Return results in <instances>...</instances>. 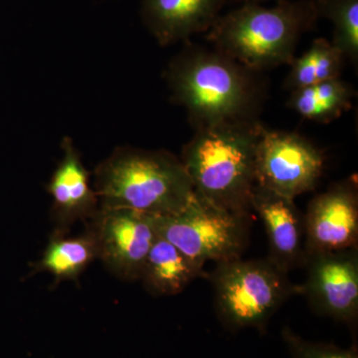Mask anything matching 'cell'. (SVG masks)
Wrapping results in <instances>:
<instances>
[{
    "mask_svg": "<svg viewBox=\"0 0 358 358\" xmlns=\"http://www.w3.org/2000/svg\"><path fill=\"white\" fill-rule=\"evenodd\" d=\"M254 73L216 49L189 44L169 64L166 80L199 129L256 121L262 90Z\"/></svg>",
    "mask_w": 358,
    "mask_h": 358,
    "instance_id": "cell-1",
    "label": "cell"
},
{
    "mask_svg": "<svg viewBox=\"0 0 358 358\" xmlns=\"http://www.w3.org/2000/svg\"><path fill=\"white\" fill-rule=\"evenodd\" d=\"M100 208L131 209L154 216L176 213L194 190L180 159L166 150L115 148L94 171Z\"/></svg>",
    "mask_w": 358,
    "mask_h": 358,
    "instance_id": "cell-2",
    "label": "cell"
},
{
    "mask_svg": "<svg viewBox=\"0 0 358 358\" xmlns=\"http://www.w3.org/2000/svg\"><path fill=\"white\" fill-rule=\"evenodd\" d=\"M319 18L313 0L254 2L220 15L207 33L214 49L259 72L291 64L296 44Z\"/></svg>",
    "mask_w": 358,
    "mask_h": 358,
    "instance_id": "cell-3",
    "label": "cell"
},
{
    "mask_svg": "<svg viewBox=\"0 0 358 358\" xmlns=\"http://www.w3.org/2000/svg\"><path fill=\"white\" fill-rule=\"evenodd\" d=\"M260 128L255 121L196 129L180 159L195 194L227 210L249 214Z\"/></svg>",
    "mask_w": 358,
    "mask_h": 358,
    "instance_id": "cell-4",
    "label": "cell"
},
{
    "mask_svg": "<svg viewBox=\"0 0 358 358\" xmlns=\"http://www.w3.org/2000/svg\"><path fill=\"white\" fill-rule=\"evenodd\" d=\"M288 274L268 258L240 257L217 263L210 280L224 326L232 331L264 329L285 301L301 294V287L292 282Z\"/></svg>",
    "mask_w": 358,
    "mask_h": 358,
    "instance_id": "cell-5",
    "label": "cell"
},
{
    "mask_svg": "<svg viewBox=\"0 0 358 358\" xmlns=\"http://www.w3.org/2000/svg\"><path fill=\"white\" fill-rule=\"evenodd\" d=\"M248 215L224 209L197 194L181 210L155 216L157 234L204 267L240 258L248 240Z\"/></svg>",
    "mask_w": 358,
    "mask_h": 358,
    "instance_id": "cell-6",
    "label": "cell"
},
{
    "mask_svg": "<svg viewBox=\"0 0 358 358\" xmlns=\"http://www.w3.org/2000/svg\"><path fill=\"white\" fill-rule=\"evenodd\" d=\"M324 167V155L312 141L261 124L256 147L257 185L294 199L317 186Z\"/></svg>",
    "mask_w": 358,
    "mask_h": 358,
    "instance_id": "cell-7",
    "label": "cell"
},
{
    "mask_svg": "<svg viewBox=\"0 0 358 358\" xmlns=\"http://www.w3.org/2000/svg\"><path fill=\"white\" fill-rule=\"evenodd\" d=\"M155 216L131 209L100 208L85 223L95 236L98 259L122 281H138L157 237Z\"/></svg>",
    "mask_w": 358,
    "mask_h": 358,
    "instance_id": "cell-8",
    "label": "cell"
},
{
    "mask_svg": "<svg viewBox=\"0 0 358 358\" xmlns=\"http://www.w3.org/2000/svg\"><path fill=\"white\" fill-rule=\"evenodd\" d=\"M301 294L315 312L353 324L358 315L357 248L306 256Z\"/></svg>",
    "mask_w": 358,
    "mask_h": 358,
    "instance_id": "cell-9",
    "label": "cell"
},
{
    "mask_svg": "<svg viewBox=\"0 0 358 358\" xmlns=\"http://www.w3.org/2000/svg\"><path fill=\"white\" fill-rule=\"evenodd\" d=\"M305 258L315 253L357 248L358 195L353 179L313 197L303 215Z\"/></svg>",
    "mask_w": 358,
    "mask_h": 358,
    "instance_id": "cell-10",
    "label": "cell"
},
{
    "mask_svg": "<svg viewBox=\"0 0 358 358\" xmlns=\"http://www.w3.org/2000/svg\"><path fill=\"white\" fill-rule=\"evenodd\" d=\"M61 150L62 159L52 174L47 192L52 197L53 233L67 235L78 221L91 220L100 209V203L72 138L65 136Z\"/></svg>",
    "mask_w": 358,
    "mask_h": 358,
    "instance_id": "cell-11",
    "label": "cell"
},
{
    "mask_svg": "<svg viewBox=\"0 0 358 358\" xmlns=\"http://www.w3.org/2000/svg\"><path fill=\"white\" fill-rule=\"evenodd\" d=\"M250 205L265 227L268 258L287 273L305 264V224L294 199L256 185Z\"/></svg>",
    "mask_w": 358,
    "mask_h": 358,
    "instance_id": "cell-12",
    "label": "cell"
},
{
    "mask_svg": "<svg viewBox=\"0 0 358 358\" xmlns=\"http://www.w3.org/2000/svg\"><path fill=\"white\" fill-rule=\"evenodd\" d=\"M227 0H143L141 20L162 46L208 31Z\"/></svg>",
    "mask_w": 358,
    "mask_h": 358,
    "instance_id": "cell-13",
    "label": "cell"
},
{
    "mask_svg": "<svg viewBox=\"0 0 358 358\" xmlns=\"http://www.w3.org/2000/svg\"><path fill=\"white\" fill-rule=\"evenodd\" d=\"M203 267L157 234L148 252L140 281L155 296L181 293L192 281L203 277Z\"/></svg>",
    "mask_w": 358,
    "mask_h": 358,
    "instance_id": "cell-14",
    "label": "cell"
},
{
    "mask_svg": "<svg viewBox=\"0 0 358 358\" xmlns=\"http://www.w3.org/2000/svg\"><path fill=\"white\" fill-rule=\"evenodd\" d=\"M98 259L95 236L87 226L76 237L53 233L40 260L33 264L31 275L49 273L56 282L76 281Z\"/></svg>",
    "mask_w": 358,
    "mask_h": 358,
    "instance_id": "cell-15",
    "label": "cell"
},
{
    "mask_svg": "<svg viewBox=\"0 0 358 358\" xmlns=\"http://www.w3.org/2000/svg\"><path fill=\"white\" fill-rule=\"evenodd\" d=\"M353 91L341 78L291 92L289 107L310 121L331 122L352 107Z\"/></svg>",
    "mask_w": 358,
    "mask_h": 358,
    "instance_id": "cell-16",
    "label": "cell"
},
{
    "mask_svg": "<svg viewBox=\"0 0 358 358\" xmlns=\"http://www.w3.org/2000/svg\"><path fill=\"white\" fill-rule=\"evenodd\" d=\"M343 57L331 42L317 38L301 57L294 58L285 87L289 91L338 79L341 76Z\"/></svg>",
    "mask_w": 358,
    "mask_h": 358,
    "instance_id": "cell-17",
    "label": "cell"
},
{
    "mask_svg": "<svg viewBox=\"0 0 358 358\" xmlns=\"http://www.w3.org/2000/svg\"><path fill=\"white\" fill-rule=\"evenodd\" d=\"M317 14L334 25L331 43L353 63L358 59V0H313Z\"/></svg>",
    "mask_w": 358,
    "mask_h": 358,
    "instance_id": "cell-18",
    "label": "cell"
},
{
    "mask_svg": "<svg viewBox=\"0 0 358 358\" xmlns=\"http://www.w3.org/2000/svg\"><path fill=\"white\" fill-rule=\"evenodd\" d=\"M282 336L293 358H358L357 348L343 350L327 343H312L289 327L282 329Z\"/></svg>",
    "mask_w": 358,
    "mask_h": 358,
    "instance_id": "cell-19",
    "label": "cell"
},
{
    "mask_svg": "<svg viewBox=\"0 0 358 358\" xmlns=\"http://www.w3.org/2000/svg\"><path fill=\"white\" fill-rule=\"evenodd\" d=\"M242 1H244L245 3H247V2H254V3H260V2L266 1V0H242ZM277 1H279V0H277Z\"/></svg>",
    "mask_w": 358,
    "mask_h": 358,
    "instance_id": "cell-20",
    "label": "cell"
}]
</instances>
